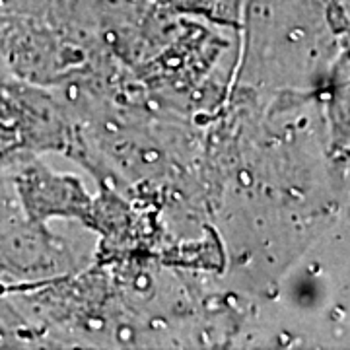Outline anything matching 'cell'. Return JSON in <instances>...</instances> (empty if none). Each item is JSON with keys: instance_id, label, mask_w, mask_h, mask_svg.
Wrapping results in <instances>:
<instances>
[]
</instances>
